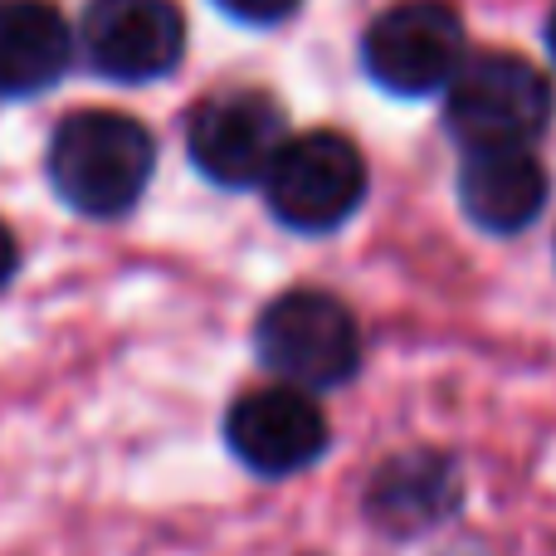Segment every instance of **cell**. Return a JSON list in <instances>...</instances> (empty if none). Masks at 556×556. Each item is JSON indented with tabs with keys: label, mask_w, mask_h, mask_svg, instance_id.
<instances>
[{
	"label": "cell",
	"mask_w": 556,
	"mask_h": 556,
	"mask_svg": "<svg viewBox=\"0 0 556 556\" xmlns=\"http://www.w3.org/2000/svg\"><path fill=\"white\" fill-rule=\"evenodd\" d=\"M156 172V142L137 117L113 108H84L64 117L49 142V181L78 215L113 220L142 201Z\"/></svg>",
	"instance_id": "cell-1"
},
{
	"label": "cell",
	"mask_w": 556,
	"mask_h": 556,
	"mask_svg": "<svg viewBox=\"0 0 556 556\" xmlns=\"http://www.w3.org/2000/svg\"><path fill=\"white\" fill-rule=\"evenodd\" d=\"M254 352L278 381L303 391H337L362 366V327L342 298L323 288H288L260 313Z\"/></svg>",
	"instance_id": "cell-2"
},
{
	"label": "cell",
	"mask_w": 556,
	"mask_h": 556,
	"mask_svg": "<svg viewBox=\"0 0 556 556\" xmlns=\"http://www.w3.org/2000/svg\"><path fill=\"white\" fill-rule=\"evenodd\" d=\"M552 84L547 74L518 54H479L450 84L444 123L469 152L479 147H528L552 123Z\"/></svg>",
	"instance_id": "cell-3"
},
{
	"label": "cell",
	"mask_w": 556,
	"mask_h": 556,
	"mask_svg": "<svg viewBox=\"0 0 556 556\" xmlns=\"http://www.w3.org/2000/svg\"><path fill=\"white\" fill-rule=\"evenodd\" d=\"M264 195H269L274 220L288 225V230H342L356 215V205L366 201V162L356 152V142H346L342 132L288 137L269 181H264Z\"/></svg>",
	"instance_id": "cell-4"
},
{
	"label": "cell",
	"mask_w": 556,
	"mask_h": 556,
	"mask_svg": "<svg viewBox=\"0 0 556 556\" xmlns=\"http://www.w3.org/2000/svg\"><path fill=\"white\" fill-rule=\"evenodd\" d=\"M366 74L395 98L450 88L464 68V25L444 0H405L366 29Z\"/></svg>",
	"instance_id": "cell-5"
},
{
	"label": "cell",
	"mask_w": 556,
	"mask_h": 556,
	"mask_svg": "<svg viewBox=\"0 0 556 556\" xmlns=\"http://www.w3.org/2000/svg\"><path fill=\"white\" fill-rule=\"evenodd\" d=\"M283 147H288L283 113H278L274 98L254 93V88L205 98L195 108L191 127H186V152H191L195 172L205 181L225 186V191L264 186Z\"/></svg>",
	"instance_id": "cell-6"
},
{
	"label": "cell",
	"mask_w": 556,
	"mask_h": 556,
	"mask_svg": "<svg viewBox=\"0 0 556 556\" xmlns=\"http://www.w3.org/2000/svg\"><path fill=\"white\" fill-rule=\"evenodd\" d=\"M327 415L303 386H264L235 401L225 415V444L260 479H293L327 454Z\"/></svg>",
	"instance_id": "cell-7"
},
{
	"label": "cell",
	"mask_w": 556,
	"mask_h": 556,
	"mask_svg": "<svg viewBox=\"0 0 556 556\" xmlns=\"http://www.w3.org/2000/svg\"><path fill=\"white\" fill-rule=\"evenodd\" d=\"M84 54L113 84L166 78L186 54V20L172 0H88Z\"/></svg>",
	"instance_id": "cell-8"
},
{
	"label": "cell",
	"mask_w": 556,
	"mask_h": 556,
	"mask_svg": "<svg viewBox=\"0 0 556 556\" xmlns=\"http://www.w3.org/2000/svg\"><path fill=\"white\" fill-rule=\"evenodd\" d=\"M547 172L528 147H479L459 166V205L489 235H522L547 211Z\"/></svg>",
	"instance_id": "cell-9"
},
{
	"label": "cell",
	"mask_w": 556,
	"mask_h": 556,
	"mask_svg": "<svg viewBox=\"0 0 556 556\" xmlns=\"http://www.w3.org/2000/svg\"><path fill=\"white\" fill-rule=\"evenodd\" d=\"M74 35L49 0H0V98H35L68 74Z\"/></svg>",
	"instance_id": "cell-10"
},
{
	"label": "cell",
	"mask_w": 556,
	"mask_h": 556,
	"mask_svg": "<svg viewBox=\"0 0 556 556\" xmlns=\"http://www.w3.org/2000/svg\"><path fill=\"white\" fill-rule=\"evenodd\" d=\"M459 508V473L444 454L415 450L391 459L366 489V513L376 528L395 532V538H415V532L444 522Z\"/></svg>",
	"instance_id": "cell-11"
},
{
	"label": "cell",
	"mask_w": 556,
	"mask_h": 556,
	"mask_svg": "<svg viewBox=\"0 0 556 556\" xmlns=\"http://www.w3.org/2000/svg\"><path fill=\"white\" fill-rule=\"evenodd\" d=\"M225 15H235L240 25H278L298 10V0H215Z\"/></svg>",
	"instance_id": "cell-12"
},
{
	"label": "cell",
	"mask_w": 556,
	"mask_h": 556,
	"mask_svg": "<svg viewBox=\"0 0 556 556\" xmlns=\"http://www.w3.org/2000/svg\"><path fill=\"white\" fill-rule=\"evenodd\" d=\"M15 264H20V250H15V235L0 225V288L10 283V274H15Z\"/></svg>",
	"instance_id": "cell-13"
},
{
	"label": "cell",
	"mask_w": 556,
	"mask_h": 556,
	"mask_svg": "<svg viewBox=\"0 0 556 556\" xmlns=\"http://www.w3.org/2000/svg\"><path fill=\"white\" fill-rule=\"evenodd\" d=\"M547 49H552V59H556V10H552V20H547Z\"/></svg>",
	"instance_id": "cell-14"
}]
</instances>
